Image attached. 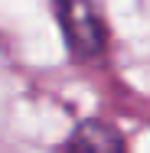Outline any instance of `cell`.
Returning a JSON list of instances; mask_svg holds the SVG:
<instances>
[{"mask_svg": "<svg viewBox=\"0 0 150 153\" xmlns=\"http://www.w3.org/2000/svg\"><path fill=\"white\" fill-rule=\"evenodd\" d=\"M65 46L75 59L95 62L108 49V30L95 0H52Z\"/></svg>", "mask_w": 150, "mask_h": 153, "instance_id": "cell-1", "label": "cell"}, {"mask_svg": "<svg viewBox=\"0 0 150 153\" xmlns=\"http://www.w3.org/2000/svg\"><path fill=\"white\" fill-rule=\"evenodd\" d=\"M65 153H127V140L108 121L88 117L72 130V137L65 143Z\"/></svg>", "mask_w": 150, "mask_h": 153, "instance_id": "cell-2", "label": "cell"}]
</instances>
